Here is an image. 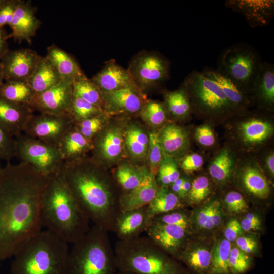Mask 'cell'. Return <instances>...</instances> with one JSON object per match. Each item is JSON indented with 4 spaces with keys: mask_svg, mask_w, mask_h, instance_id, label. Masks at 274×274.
Masks as SVG:
<instances>
[{
    "mask_svg": "<svg viewBox=\"0 0 274 274\" xmlns=\"http://www.w3.org/2000/svg\"><path fill=\"white\" fill-rule=\"evenodd\" d=\"M236 158L229 146L223 147L210 162L208 172L214 182L220 187L227 185L235 175Z\"/></svg>",
    "mask_w": 274,
    "mask_h": 274,
    "instance_id": "obj_30",
    "label": "cell"
},
{
    "mask_svg": "<svg viewBox=\"0 0 274 274\" xmlns=\"http://www.w3.org/2000/svg\"><path fill=\"white\" fill-rule=\"evenodd\" d=\"M33 112L29 106L13 103L0 97V125L13 137L23 133Z\"/></svg>",
    "mask_w": 274,
    "mask_h": 274,
    "instance_id": "obj_23",
    "label": "cell"
},
{
    "mask_svg": "<svg viewBox=\"0 0 274 274\" xmlns=\"http://www.w3.org/2000/svg\"><path fill=\"white\" fill-rule=\"evenodd\" d=\"M103 113L104 111L100 107L73 96L69 114L74 122L91 118Z\"/></svg>",
    "mask_w": 274,
    "mask_h": 274,
    "instance_id": "obj_43",
    "label": "cell"
},
{
    "mask_svg": "<svg viewBox=\"0 0 274 274\" xmlns=\"http://www.w3.org/2000/svg\"><path fill=\"white\" fill-rule=\"evenodd\" d=\"M8 38L9 36L3 27H0V61L9 51Z\"/></svg>",
    "mask_w": 274,
    "mask_h": 274,
    "instance_id": "obj_57",
    "label": "cell"
},
{
    "mask_svg": "<svg viewBox=\"0 0 274 274\" xmlns=\"http://www.w3.org/2000/svg\"><path fill=\"white\" fill-rule=\"evenodd\" d=\"M212 186L211 181L206 175H199L192 182L191 189L183 200L185 206H196L203 203L211 195Z\"/></svg>",
    "mask_w": 274,
    "mask_h": 274,
    "instance_id": "obj_41",
    "label": "cell"
},
{
    "mask_svg": "<svg viewBox=\"0 0 274 274\" xmlns=\"http://www.w3.org/2000/svg\"><path fill=\"white\" fill-rule=\"evenodd\" d=\"M180 176L176 158L164 155L156 175L158 186L168 187Z\"/></svg>",
    "mask_w": 274,
    "mask_h": 274,
    "instance_id": "obj_44",
    "label": "cell"
},
{
    "mask_svg": "<svg viewBox=\"0 0 274 274\" xmlns=\"http://www.w3.org/2000/svg\"><path fill=\"white\" fill-rule=\"evenodd\" d=\"M192 180L189 177L186 176L185 179L181 186V191L179 198L183 201V199L189 193L191 186Z\"/></svg>",
    "mask_w": 274,
    "mask_h": 274,
    "instance_id": "obj_59",
    "label": "cell"
},
{
    "mask_svg": "<svg viewBox=\"0 0 274 274\" xmlns=\"http://www.w3.org/2000/svg\"><path fill=\"white\" fill-rule=\"evenodd\" d=\"M4 80V74L2 70V66L0 63V87L4 83L3 80Z\"/></svg>",
    "mask_w": 274,
    "mask_h": 274,
    "instance_id": "obj_60",
    "label": "cell"
},
{
    "mask_svg": "<svg viewBox=\"0 0 274 274\" xmlns=\"http://www.w3.org/2000/svg\"><path fill=\"white\" fill-rule=\"evenodd\" d=\"M142 168V178L139 184L131 191L122 193L120 204L122 211L148 206L155 197L159 187L156 175L148 167Z\"/></svg>",
    "mask_w": 274,
    "mask_h": 274,
    "instance_id": "obj_22",
    "label": "cell"
},
{
    "mask_svg": "<svg viewBox=\"0 0 274 274\" xmlns=\"http://www.w3.org/2000/svg\"><path fill=\"white\" fill-rule=\"evenodd\" d=\"M171 64L160 52L142 50L134 55L127 68L137 88L143 93L160 88L170 78Z\"/></svg>",
    "mask_w": 274,
    "mask_h": 274,
    "instance_id": "obj_9",
    "label": "cell"
},
{
    "mask_svg": "<svg viewBox=\"0 0 274 274\" xmlns=\"http://www.w3.org/2000/svg\"><path fill=\"white\" fill-rule=\"evenodd\" d=\"M231 243L225 238L217 239L212 246L209 274H232L229 265Z\"/></svg>",
    "mask_w": 274,
    "mask_h": 274,
    "instance_id": "obj_38",
    "label": "cell"
},
{
    "mask_svg": "<svg viewBox=\"0 0 274 274\" xmlns=\"http://www.w3.org/2000/svg\"><path fill=\"white\" fill-rule=\"evenodd\" d=\"M204 163L202 156L198 153H193L185 155L180 163L181 169L186 174H191L199 170Z\"/></svg>",
    "mask_w": 274,
    "mask_h": 274,
    "instance_id": "obj_52",
    "label": "cell"
},
{
    "mask_svg": "<svg viewBox=\"0 0 274 274\" xmlns=\"http://www.w3.org/2000/svg\"><path fill=\"white\" fill-rule=\"evenodd\" d=\"M16 157L38 172L49 177L60 173L64 160L58 147L47 144L24 133L15 138Z\"/></svg>",
    "mask_w": 274,
    "mask_h": 274,
    "instance_id": "obj_10",
    "label": "cell"
},
{
    "mask_svg": "<svg viewBox=\"0 0 274 274\" xmlns=\"http://www.w3.org/2000/svg\"><path fill=\"white\" fill-rule=\"evenodd\" d=\"M235 140L247 150L259 148L272 138L274 128L272 121L265 114L246 110L233 117Z\"/></svg>",
    "mask_w": 274,
    "mask_h": 274,
    "instance_id": "obj_11",
    "label": "cell"
},
{
    "mask_svg": "<svg viewBox=\"0 0 274 274\" xmlns=\"http://www.w3.org/2000/svg\"><path fill=\"white\" fill-rule=\"evenodd\" d=\"M239 166L235 173L240 187L254 198L267 199L270 193V188L258 165L252 161H246Z\"/></svg>",
    "mask_w": 274,
    "mask_h": 274,
    "instance_id": "obj_21",
    "label": "cell"
},
{
    "mask_svg": "<svg viewBox=\"0 0 274 274\" xmlns=\"http://www.w3.org/2000/svg\"><path fill=\"white\" fill-rule=\"evenodd\" d=\"M58 148L64 161L71 162L85 158L92 150L93 143L74 127L64 136Z\"/></svg>",
    "mask_w": 274,
    "mask_h": 274,
    "instance_id": "obj_32",
    "label": "cell"
},
{
    "mask_svg": "<svg viewBox=\"0 0 274 274\" xmlns=\"http://www.w3.org/2000/svg\"><path fill=\"white\" fill-rule=\"evenodd\" d=\"M236 246L243 252L252 256L256 254L258 248L256 238L251 235L241 234L235 241Z\"/></svg>",
    "mask_w": 274,
    "mask_h": 274,
    "instance_id": "obj_54",
    "label": "cell"
},
{
    "mask_svg": "<svg viewBox=\"0 0 274 274\" xmlns=\"http://www.w3.org/2000/svg\"><path fill=\"white\" fill-rule=\"evenodd\" d=\"M250 96L259 109L272 112L274 109V66L262 62L253 82Z\"/></svg>",
    "mask_w": 274,
    "mask_h": 274,
    "instance_id": "obj_19",
    "label": "cell"
},
{
    "mask_svg": "<svg viewBox=\"0 0 274 274\" xmlns=\"http://www.w3.org/2000/svg\"><path fill=\"white\" fill-rule=\"evenodd\" d=\"M139 114L143 120L154 127L165 124L169 117L163 102L155 100H147Z\"/></svg>",
    "mask_w": 274,
    "mask_h": 274,
    "instance_id": "obj_42",
    "label": "cell"
},
{
    "mask_svg": "<svg viewBox=\"0 0 274 274\" xmlns=\"http://www.w3.org/2000/svg\"><path fill=\"white\" fill-rule=\"evenodd\" d=\"M212 246L191 239L177 260L184 264L192 274H209Z\"/></svg>",
    "mask_w": 274,
    "mask_h": 274,
    "instance_id": "obj_25",
    "label": "cell"
},
{
    "mask_svg": "<svg viewBox=\"0 0 274 274\" xmlns=\"http://www.w3.org/2000/svg\"><path fill=\"white\" fill-rule=\"evenodd\" d=\"M113 178L122 193H126L134 189L140 183L142 168L129 163H123L116 169Z\"/></svg>",
    "mask_w": 274,
    "mask_h": 274,
    "instance_id": "obj_40",
    "label": "cell"
},
{
    "mask_svg": "<svg viewBox=\"0 0 274 274\" xmlns=\"http://www.w3.org/2000/svg\"><path fill=\"white\" fill-rule=\"evenodd\" d=\"M72 87L74 96L79 97L103 109L104 101L101 92L91 79L85 75L73 82Z\"/></svg>",
    "mask_w": 274,
    "mask_h": 274,
    "instance_id": "obj_39",
    "label": "cell"
},
{
    "mask_svg": "<svg viewBox=\"0 0 274 274\" xmlns=\"http://www.w3.org/2000/svg\"><path fill=\"white\" fill-rule=\"evenodd\" d=\"M68 244L41 230L14 255L11 274H67Z\"/></svg>",
    "mask_w": 274,
    "mask_h": 274,
    "instance_id": "obj_5",
    "label": "cell"
},
{
    "mask_svg": "<svg viewBox=\"0 0 274 274\" xmlns=\"http://www.w3.org/2000/svg\"><path fill=\"white\" fill-rule=\"evenodd\" d=\"M14 157H16L15 138L0 125V159L9 162Z\"/></svg>",
    "mask_w": 274,
    "mask_h": 274,
    "instance_id": "obj_51",
    "label": "cell"
},
{
    "mask_svg": "<svg viewBox=\"0 0 274 274\" xmlns=\"http://www.w3.org/2000/svg\"><path fill=\"white\" fill-rule=\"evenodd\" d=\"M36 10L30 1L19 0L10 25L14 39L31 41L41 24L36 16Z\"/></svg>",
    "mask_w": 274,
    "mask_h": 274,
    "instance_id": "obj_24",
    "label": "cell"
},
{
    "mask_svg": "<svg viewBox=\"0 0 274 274\" xmlns=\"http://www.w3.org/2000/svg\"><path fill=\"white\" fill-rule=\"evenodd\" d=\"M229 265L232 274H244L252 266V256L241 251L235 245H231Z\"/></svg>",
    "mask_w": 274,
    "mask_h": 274,
    "instance_id": "obj_48",
    "label": "cell"
},
{
    "mask_svg": "<svg viewBox=\"0 0 274 274\" xmlns=\"http://www.w3.org/2000/svg\"><path fill=\"white\" fill-rule=\"evenodd\" d=\"M8 0H0V9L7 3Z\"/></svg>",
    "mask_w": 274,
    "mask_h": 274,
    "instance_id": "obj_61",
    "label": "cell"
},
{
    "mask_svg": "<svg viewBox=\"0 0 274 274\" xmlns=\"http://www.w3.org/2000/svg\"><path fill=\"white\" fill-rule=\"evenodd\" d=\"M222 201L215 198L204 203L190 214L192 230L201 232H211L218 229L223 219Z\"/></svg>",
    "mask_w": 274,
    "mask_h": 274,
    "instance_id": "obj_27",
    "label": "cell"
},
{
    "mask_svg": "<svg viewBox=\"0 0 274 274\" xmlns=\"http://www.w3.org/2000/svg\"><path fill=\"white\" fill-rule=\"evenodd\" d=\"M61 174L89 220L107 232H114L122 212V191L114 178L87 157L74 162H64Z\"/></svg>",
    "mask_w": 274,
    "mask_h": 274,
    "instance_id": "obj_2",
    "label": "cell"
},
{
    "mask_svg": "<svg viewBox=\"0 0 274 274\" xmlns=\"http://www.w3.org/2000/svg\"><path fill=\"white\" fill-rule=\"evenodd\" d=\"M262 62L259 54L253 47L237 44L223 51L216 70L250 96L253 82Z\"/></svg>",
    "mask_w": 274,
    "mask_h": 274,
    "instance_id": "obj_8",
    "label": "cell"
},
{
    "mask_svg": "<svg viewBox=\"0 0 274 274\" xmlns=\"http://www.w3.org/2000/svg\"><path fill=\"white\" fill-rule=\"evenodd\" d=\"M243 231L253 232L261 230L262 220L259 215L255 213H248L239 221Z\"/></svg>",
    "mask_w": 274,
    "mask_h": 274,
    "instance_id": "obj_53",
    "label": "cell"
},
{
    "mask_svg": "<svg viewBox=\"0 0 274 274\" xmlns=\"http://www.w3.org/2000/svg\"><path fill=\"white\" fill-rule=\"evenodd\" d=\"M74 123L70 115L39 113L30 119L23 133L58 147L64 136L74 127Z\"/></svg>",
    "mask_w": 274,
    "mask_h": 274,
    "instance_id": "obj_12",
    "label": "cell"
},
{
    "mask_svg": "<svg viewBox=\"0 0 274 274\" xmlns=\"http://www.w3.org/2000/svg\"><path fill=\"white\" fill-rule=\"evenodd\" d=\"M201 72L219 86L237 113L248 110L254 104L249 94L217 70L206 68Z\"/></svg>",
    "mask_w": 274,
    "mask_h": 274,
    "instance_id": "obj_28",
    "label": "cell"
},
{
    "mask_svg": "<svg viewBox=\"0 0 274 274\" xmlns=\"http://www.w3.org/2000/svg\"><path fill=\"white\" fill-rule=\"evenodd\" d=\"M152 217L173 210L183 208V201L168 186L159 187L152 201L147 206Z\"/></svg>",
    "mask_w": 274,
    "mask_h": 274,
    "instance_id": "obj_37",
    "label": "cell"
},
{
    "mask_svg": "<svg viewBox=\"0 0 274 274\" xmlns=\"http://www.w3.org/2000/svg\"><path fill=\"white\" fill-rule=\"evenodd\" d=\"M42 228L74 244L90 229V221L71 192L60 173L48 178L40 203Z\"/></svg>",
    "mask_w": 274,
    "mask_h": 274,
    "instance_id": "obj_3",
    "label": "cell"
},
{
    "mask_svg": "<svg viewBox=\"0 0 274 274\" xmlns=\"http://www.w3.org/2000/svg\"><path fill=\"white\" fill-rule=\"evenodd\" d=\"M184 84L193 114L209 124H220L238 114L229 103L219 86L201 72H191Z\"/></svg>",
    "mask_w": 274,
    "mask_h": 274,
    "instance_id": "obj_7",
    "label": "cell"
},
{
    "mask_svg": "<svg viewBox=\"0 0 274 274\" xmlns=\"http://www.w3.org/2000/svg\"><path fill=\"white\" fill-rule=\"evenodd\" d=\"M72 83L61 80L56 85L36 94L30 108L39 113L70 115L73 98Z\"/></svg>",
    "mask_w": 274,
    "mask_h": 274,
    "instance_id": "obj_15",
    "label": "cell"
},
{
    "mask_svg": "<svg viewBox=\"0 0 274 274\" xmlns=\"http://www.w3.org/2000/svg\"><path fill=\"white\" fill-rule=\"evenodd\" d=\"M163 96V104L169 117L179 120H185L193 114L190 99L183 82L176 90H164Z\"/></svg>",
    "mask_w": 274,
    "mask_h": 274,
    "instance_id": "obj_33",
    "label": "cell"
},
{
    "mask_svg": "<svg viewBox=\"0 0 274 274\" xmlns=\"http://www.w3.org/2000/svg\"><path fill=\"white\" fill-rule=\"evenodd\" d=\"M222 204L230 215L245 213L249 208L247 202L243 195L236 191H230L227 193Z\"/></svg>",
    "mask_w": 274,
    "mask_h": 274,
    "instance_id": "obj_49",
    "label": "cell"
},
{
    "mask_svg": "<svg viewBox=\"0 0 274 274\" xmlns=\"http://www.w3.org/2000/svg\"><path fill=\"white\" fill-rule=\"evenodd\" d=\"M242 232L239 221L236 218H231L225 225L223 231L224 238L231 243L242 234Z\"/></svg>",
    "mask_w": 274,
    "mask_h": 274,
    "instance_id": "obj_55",
    "label": "cell"
},
{
    "mask_svg": "<svg viewBox=\"0 0 274 274\" xmlns=\"http://www.w3.org/2000/svg\"><path fill=\"white\" fill-rule=\"evenodd\" d=\"M226 6L244 15L250 25H267L273 14V1H228Z\"/></svg>",
    "mask_w": 274,
    "mask_h": 274,
    "instance_id": "obj_26",
    "label": "cell"
},
{
    "mask_svg": "<svg viewBox=\"0 0 274 274\" xmlns=\"http://www.w3.org/2000/svg\"><path fill=\"white\" fill-rule=\"evenodd\" d=\"M18 2L19 0H8L7 3L0 9V27L3 28L5 25L11 24Z\"/></svg>",
    "mask_w": 274,
    "mask_h": 274,
    "instance_id": "obj_56",
    "label": "cell"
},
{
    "mask_svg": "<svg viewBox=\"0 0 274 274\" xmlns=\"http://www.w3.org/2000/svg\"><path fill=\"white\" fill-rule=\"evenodd\" d=\"M264 167L269 175L273 177L274 175V153L270 151L268 153L264 158Z\"/></svg>",
    "mask_w": 274,
    "mask_h": 274,
    "instance_id": "obj_58",
    "label": "cell"
},
{
    "mask_svg": "<svg viewBox=\"0 0 274 274\" xmlns=\"http://www.w3.org/2000/svg\"><path fill=\"white\" fill-rule=\"evenodd\" d=\"M116 274H130V273H127L121 272L117 271V273H116Z\"/></svg>",
    "mask_w": 274,
    "mask_h": 274,
    "instance_id": "obj_63",
    "label": "cell"
},
{
    "mask_svg": "<svg viewBox=\"0 0 274 274\" xmlns=\"http://www.w3.org/2000/svg\"><path fill=\"white\" fill-rule=\"evenodd\" d=\"M109 114L103 113L95 117L75 122V128L89 140L93 139L105 127Z\"/></svg>",
    "mask_w": 274,
    "mask_h": 274,
    "instance_id": "obj_45",
    "label": "cell"
},
{
    "mask_svg": "<svg viewBox=\"0 0 274 274\" xmlns=\"http://www.w3.org/2000/svg\"><path fill=\"white\" fill-rule=\"evenodd\" d=\"M29 164L8 162L0 175V260L42 230L40 203L48 179Z\"/></svg>",
    "mask_w": 274,
    "mask_h": 274,
    "instance_id": "obj_1",
    "label": "cell"
},
{
    "mask_svg": "<svg viewBox=\"0 0 274 274\" xmlns=\"http://www.w3.org/2000/svg\"><path fill=\"white\" fill-rule=\"evenodd\" d=\"M114 249L108 232L94 225L70 250L67 274H116Z\"/></svg>",
    "mask_w": 274,
    "mask_h": 274,
    "instance_id": "obj_6",
    "label": "cell"
},
{
    "mask_svg": "<svg viewBox=\"0 0 274 274\" xmlns=\"http://www.w3.org/2000/svg\"><path fill=\"white\" fill-rule=\"evenodd\" d=\"M35 95L27 82L6 81L0 87V97L17 104L30 107Z\"/></svg>",
    "mask_w": 274,
    "mask_h": 274,
    "instance_id": "obj_36",
    "label": "cell"
},
{
    "mask_svg": "<svg viewBox=\"0 0 274 274\" xmlns=\"http://www.w3.org/2000/svg\"><path fill=\"white\" fill-rule=\"evenodd\" d=\"M194 138L197 143L205 148H211L215 145L216 138L210 124L205 123L195 128Z\"/></svg>",
    "mask_w": 274,
    "mask_h": 274,
    "instance_id": "obj_50",
    "label": "cell"
},
{
    "mask_svg": "<svg viewBox=\"0 0 274 274\" xmlns=\"http://www.w3.org/2000/svg\"><path fill=\"white\" fill-rule=\"evenodd\" d=\"M58 73L45 56H41L27 83L36 94L54 87L61 81Z\"/></svg>",
    "mask_w": 274,
    "mask_h": 274,
    "instance_id": "obj_34",
    "label": "cell"
},
{
    "mask_svg": "<svg viewBox=\"0 0 274 274\" xmlns=\"http://www.w3.org/2000/svg\"><path fill=\"white\" fill-rule=\"evenodd\" d=\"M91 80L101 92H109L119 89L136 87L127 68L118 64L114 59L105 63L102 68Z\"/></svg>",
    "mask_w": 274,
    "mask_h": 274,
    "instance_id": "obj_20",
    "label": "cell"
},
{
    "mask_svg": "<svg viewBox=\"0 0 274 274\" xmlns=\"http://www.w3.org/2000/svg\"><path fill=\"white\" fill-rule=\"evenodd\" d=\"M164 155L158 132H151L149 134L147 154L149 164L148 168L152 173L156 175Z\"/></svg>",
    "mask_w": 274,
    "mask_h": 274,
    "instance_id": "obj_47",
    "label": "cell"
},
{
    "mask_svg": "<svg viewBox=\"0 0 274 274\" xmlns=\"http://www.w3.org/2000/svg\"><path fill=\"white\" fill-rule=\"evenodd\" d=\"M45 57L55 68L62 80L72 84L85 75L75 59L55 44L47 48Z\"/></svg>",
    "mask_w": 274,
    "mask_h": 274,
    "instance_id": "obj_31",
    "label": "cell"
},
{
    "mask_svg": "<svg viewBox=\"0 0 274 274\" xmlns=\"http://www.w3.org/2000/svg\"><path fill=\"white\" fill-rule=\"evenodd\" d=\"M158 134L165 155L176 158L184 155L189 148V132L182 126L168 123Z\"/></svg>",
    "mask_w": 274,
    "mask_h": 274,
    "instance_id": "obj_29",
    "label": "cell"
},
{
    "mask_svg": "<svg viewBox=\"0 0 274 274\" xmlns=\"http://www.w3.org/2000/svg\"><path fill=\"white\" fill-rule=\"evenodd\" d=\"M147 206L122 211L114 232L120 241H127L140 236L152 222Z\"/></svg>",
    "mask_w": 274,
    "mask_h": 274,
    "instance_id": "obj_18",
    "label": "cell"
},
{
    "mask_svg": "<svg viewBox=\"0 0 274 274\" xmlns=\"http://www.w3.org/2000/svg\"><path fill=\"white\" fill-rule=\"evenodd\" d=\"M1 159H0V175L3 170V167H2V165H1Z\"/></svg>",
    "mask_w": 274,
    "mask_h": 274,
    "instance_id": "obj_62",
    "label": "cell"
},
{
    "mask_svg": "<svg viewBox=\"0 0 274 274\" xmlns=\"http://www.w3.org/2000/svg\"><path fill=\"white\" fill-rule=\"evenodd\" d=\"M183 208L156 215L152 217V221L179 226L192 234L190 215Z\"/></svg>",
    "mask_w": 274,
    "mask_h": 274,
    "instance_id": "obj_46",
    "label": "cell"
},
{
    "mask_svg": "<svg viewBox=\"0 0 274 274\" xmlns=\"http://www.w3.org/2000/svg\"><path fill=\"white\" fill-rule=\"evenodd\" d=\"M145 232L147 236L176 260L192 234L179 226L152 220Z\"/></svg>",
    "mask_w": 274,
    "mask_h": 274,
    "instance_id": "obj_13",
    "label": "cell"
},
{
    "mask_svg": "<svg viewBox=\"0 0 274 274\" xmlns=\"http://www.w3.org/2000/svg\"><path fill=\"white\" fill-rule=\"evenodd\" d=\"M149 136L139 125L131 124L125 129L124 147L129 156L136 160L147 157Z\"/></svg>",
    "mask_w": 274,
    "mask_h": 274,
    "instance_id": "obj_35",
    "label": "cell"
},
{
    "mask_svg": "<svg viewBox=\"0 0 274 274\" xmlns=\"http://www.w3.org/2000/svg\"><path fill=\"white\" fill-rule=\"evenodd\" d=\"M117 271L130 274H192L148 236L118 240L114 248Z\"/></svg>",
    "mask_w": 274,
    "mask_h": 274,
    "instance_id": "obj_4",
    "label": "cell"
},
{
    "mask_svg": "<svg viewBox=\"0 0 274 274\" xmlns=\"http://www.w3.org/2000/svg\"><path fill=\"white\" fill-rule=\"evenodd\" d=\"M40 57L30 49L9 50L0 61L4 80L27 82Z\"/></svg>",
    "mask_w": 274,
    "mask_h": 274,
    "instance_id": "obj_16",
    "label": "cell"
},
{
    "mask_svg": "<svg viewBox=\"0 0 274 274\" xmlns=\"http://www.w3.org/2000/svg\"><path fill=\"white\" fill-rule=\"evenodd\" d=\"M124 136L121 126H105L92 140L93 160L98 164L117 161L123 152Z\"/></svg>",
    "mask_w": 274,
    "mask_h": 274,
    "instance_id": "obj_14",
    "label": "cell"
},
{
    "mask_svg": "<svg viewBox=\"0 0 274 274\" xmlns=\"http://www.w3.org/2000/svg\"><path fill=\"white\" fill-rule=\"evenodd\" d=\"M101 93L103 110L109 115L139 113L147 101L145 94L136 87L126 88Z\"/></svg>",
    "mask_w": 274,
    "mask_h": 274,
    "instance_id": "obj_17",
    "label": "cell"
}]
</instances>
